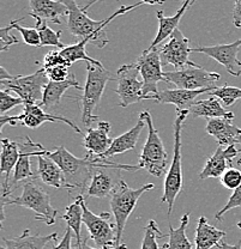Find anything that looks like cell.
Segmentation results:
<instances>
[{
  "instance_id": "e575fe53",
  "label": "cell",
  "mask_w": 241,
  "mask_h": 249,
  "mask_svg": "<svg viewBox=\"0 0 241 249\" xmlns=\"http://www.w3.org/2000/svg\"><path fill=\"white\" fill-rule=\"evenodd\" d=\"M209 96L216 97L223 102L225 107H230L238 100H241V89L237 87H229L228 84L223 87H217L214 91L209 93Z\"/></svg>"
},
{
  "instance_id": "836d02e7",
  "label": "cell",
  "mask_w": 241,
  "mask_h": 249,
  "mask_svg": "<svg viewBox=\"0 0 241 249\" xmlns=\"http://www.w3.org/2000/svg\"><path fill=\"white\" fill-rule=\"evenodd\" d=\"M162 237H166V235L161 232L157 223L154 219L149 220L144 228V237L141 249H163V246H159L157 243V240Z\"/></svg>"
},
{
  "instance_id": "ac0fdd59",
  "label": "cell",
  "mask_w": 241,
  "mask_h": 249,
  "mask_svg": "<svg viewBox=\"0 0 241 249\" xmlns=\"http://www.w3.org/2000/svg\"><path fill=\"white\" fill-rule=\"evenodd\" d=\"M110 132L111 124L107 121H100L95 128H88L87 134L83 139V146L87 150L88 155L100 158L110 150L114 140L110 137Z\"/></svg>"
},
{
  "instance_id": "f35d334b",
  "label": "cell",
  "mask_w": 241,
  "mask_h": 249,
  "mask_svg": "<svg viewBox=\"0 0 241 249\" xmlns=\"http://www.w3.org/2000/svg\"><path fill=\"white\" fill-rule=\"evenodd\" d=\"M37 65H41V67H43L45 70H51L54 69V67H59V66H67V62L65 61V59L63 58V55L60 54V51H51L48 52L47 54L43 58V62H36Z\"/></svg>"
},
{
  "instance_id": "ab89813d",
  "label": "cell",
  "mask_w": 241,
  "mask_h": 249,
  "mask_svg": "<svg viewBox=\"0 0 241 249\" xmlns=\"http://www.w3.org/2000/svg\"><path fill=\"white\" fill-rule=\"evenodd\" d=\"M240 206H241V185L239 188L235 189V191L233 192L232 196H230V198L228 199L227 204L222 207L221 211L217 212L215 218H216L219 222H221V220L223 219V216L227 213V212H229L230 210L237 209V207H240Z\"/></svg>"
},
{
  "instance_id": "bcb514c9",
  "label": "cell",
  "mask_w": 241,
  "mask_h": 249,
  "mask_svg": "<svg viewBox=\"0 0 241 249\" xmlns=\"http://www.w3.org/2000/svg\"><path fill=\"white\" fill-rule=\"evenodd\" d=\"M79 249H128V246L124 245V243H123L121 246H118V247H114V248H93V247H90L89 245H88L87 240H83V242H82V245H80Z\"/></svg>"
},
{
  "instance_id": "7dc6e473",
  "label": "cell",
  "mask_w": 241,
  "mask_h": 249,
  "mask_svg": "<svg viewBox=\"0 0 241 249\" xmlns=\"http://www.w3.org/2000/svg\"><path fill=\"white\" fill-rule=\"evenodd\" d=\"M219 249H241V240L237 243V245H229V243L225 242L224 240H222L219 246Z\"/></svg>"
},
{
  "instance_id": "8fae6325",
  "label": "cell",
  "mask_w": 241,
  "mask_h": 249,
  "mask_svg": "<svg viewBox=\"0 0 241 249\" xmlns=\"http://www.w3.org/2000/svg\"><path fill=\"white\" fill-rule=\"evenodd\" d=\"M138 169H141L138 165H125L115 162H107L102 167L96 168L85 194L94 198H106L112 196L114 188L119 181H121L120 170L132 171Z\"/></svg>"
},
{
  "instance_id": "7c38bea8",
  "label": "cell",
  "mask_w": 241,
  "mask_h": 249,
  "mask_svg": "<svg viewBox=\"0 0 241 249\" xmlns=\"http://www.w3.org/2000/svg\"><path fill=\"white\" fill-rule=\"evenodd\" d=\"M139 74L136 62L123 65L116 71L118 88L114 89V92L119 96L118 105L120 107L126 108L143 100V80H139Z\"/></svg>"
},
{
  "instance_id": "d590c367",
  "label": "cell",
  "mask_w": 241,
  "mask_h": 249,
  "mask_svg": "<svg viewBox=\"0 0 241 249\" xmlns=\"http://www.w3.org/2000/svg\"><path fill=\"white\" fill-rule=\"evenodd\" d=\"M24 19V17L20 18V19H15L12 20L10 24L14 27V29L18 30L22 35L23 41H24L25 45L32 46V47H40L41 46V40H40V35H38V31L35 27L34 28H25L19 25V20Z\"/></svg>"
},
{
  "instance_id": "603a6c76",
  "label": "cell",
  "mask_w": 241,
  "mask_h": 249,
  "mask_svg": "<svg viewBox=\"0 0 241 249\" xmlns=\"http://www.w3.org/2000/svg\"><path fill=\"white\" fill-rule=\"evenodd\" d=\"M194 1L193 0H186L183 5H181L180 9L178 10V12L174 16H170V17H167L163 14V10H157L156 11V16L157 19H159V31H157L156 37L152 40L151 45L149 46L148 49H154L156 47H159L166 38L170 37L173 35L175 30L178 29V25L180 23L181 18L183 16L185 15L186 10L193 5Z\"/></svg>"
},
{
  "instance_id": "cb8c5ba5",
  "label": "cell",
  "mask_w": 241,
  "mask_h": 249,
  "mask_svg": "<svg viewBox=\"0 0 241 249\" xmlns=\"http://www.w3.org/2000/svg\"><path fill=\"white\" fill-rule=\"evenodd\" d=\"M29 6L32 12L30 17H37L40 19L51 20L56 24H60L61 18L69 16V10L63 0L60 1H52V0H30Z\"/></svg>"
},
{
  "instance_id": "2e32d148",
  "label": "cell",
  "mask_w": 241,
  "mask_h": 249,
  "mask_svg": "<svg viewBox=\"0 0 241 249\" xmlns=\"http://www.w3.org/2000/svg\"><path fill=\"white\" fill-rule=\"evenodd\" d=\"M42 149H43L42 145L38 144V142H34L30 137H25V142L19 144L20 156H19V160H18L16 168H15L14 174H12L11 181H10V185H9V192H7L6 196H10V194L17 188L20 182H25V181L35 180V178H37L36 173H34L32 170L30 157H33L34 152L40 151V150Z\"/></svg>"
},
{
  "instance_id": "f546056e",
  "label": "cell",
  "mask_w": 241,
  "mask_h": 249,
  "mask_svg": "<svg viewBox=\"0 0 241 249\" xmlns=\"http://www.w3.org/2000/svg\"><path fill=\"white\" fill-rule=\"evenodd\" d=\"M70 88H76L77 90L82 91L83 88L79 87L78 80L76 79L74 73L70 74V78L65 82H49L43 91L42 102L40 103L41 108H54L56 106L60 105L61 98L64 97V93L70 89Z\"/></svg>"
},
{
  "instance_id": "d6986e66",
  "label": "cell",
  "mask_w": 241,
  "mask_h": 249,
  "mask_svg": "<svg viewBox=\"0 0 241 249\" xmlns=\"http://www.w3.org/2000/svg\"><path fill=\"white\" fill-rule=\"evenodd\" d=\"M214 91L212 89H203L191 91V90L181 89H166L161 91L155 97H147L145 100H155L161 105H173L177 107V114L183 111H188L198 96L202 93H210Z\"/></svg>"
},
{
  "instance_id": "5bb4252c",
  "label": "cell",
  "mask_w": 241,
  "mask_h": 249,
  "mask_svg": "<svg viewBox=\"0 0 241 249\" xmlns=\"http://www.w3.org/2000/svg\"><path fill=\"white\" fill-rule=\"evenodd\" d=\"M191 53H192V48L190 47V40L180 30L177 29L170 36L168 43L161 47L162 67L172 65L175 71H180L188 66H196L197 64L190 60Z\"/></svg>"
},
{
  "instance_id": "8992f818",
  "label": "cell",
  "mask_w": 241,
  "mask_h": 249,
  "mask_svg": "<svg viewBox=\"0 0 241 249\" xmlns=\"http://www.w3.org/2000/svg\"><path fill=\"white\" fill-rule=\"evenodd\" d=\"M154 188V183H147L137 189H132L124 180L119 181V183L114 188L111 196V210L113 211V216L116 228V246H121V237L125 230L126 222L130 214L133 212L139 198L145 193Z\"/></svg>"
},
{
  "instance_id": "44dd1931",
  "label": "cell",
  "mask_w": 241,
  "mask_h": 249,
  "mask_svg": "<svg viewBox=\"0 0 241 249\" xmlns=\"http://www.w3.org/2000/svg\"><path fill=\"white\" fill-rule=\"evenodd\" d=\"M45 123H64L74 128L77 133H82L79 127L67 118L46 113L38 105H24L23 113L20 114V124L35 129Z\"/></svg>"
},
{
  "instance_id": "8d00e7d4",
  "label": "cell",
  "mask_w": 241,
  "mask_h": 249,
  "mask_svg": "<svg viewBox=\"0 0 241 249\" xmlns=\"http://www.w3.org/2000/svg\"><path fill=\"white\" fill-rule=\"evenodd\" d=\"M20 105H25L24 101L20 97L12 96L9 91H4V90L0 91V114L1 115H6L7 111H10L11 109L16 108L17 106Z\"/></svg>"
},
{
  "instance_id": "4dcf8cb0",
  "label": "cell",
  "mask_w": 241,
  "mask_h": 249,
  "mask_svg": "<svg viewBox=\"0 0 241 249\" xmlns=\"http://www.w3.org/2000/svg\"><path fill=\"white\" fill-rule=\"evenodd\" d=\"M83 200H84V196H83L82 194L77 196L74 201L66 207L65 214L61 216V219H64L65 222H66L67 227L71 228V229L74 230V235H76L77 249H79L80 245H82L83 242L82 237H80V225H82L83 223Z\"/></svg>"
},
{
  "instance_id": "7bdbcfd3",
  "label": "cell",
  "mask_w": 241,
  "mask_h": 249,
  "mask_svg": "<svg viewBox=\"0 0 241 249\" xmlns=\"http://www.w3.org/2000/svg\"><path fill=\"white\" fill-rule=\"evenodd\" d=\"M72 231L74 230L71 229V228L67 227L66 228V231H65V235L64 237L61 238L60 242L56 243V246H54L53 249H72V237H74V235H72Z\"/></svg>"
},
{
  "instance_id": "b9f144b4",
  "label": "cell",
  "mask_w": 241,
  "mask_h": 249,
  "mask_svg": "<svg viewBox=\"0 0 241 249\" xmlns=\"http://www.w3.org/2000/svg\"><path fill=\"white\" fill-rule=\"evenodd\" d=\"M46 73H47V77L49 82H65V80L69 79V67L67 66H59L54 67V69L46 70Z\"/></svg>"
},
{
  "instance_id": "ba28073f",
  "label": "cell",
  "mask_w": 241,
  "mask_h": 249,
  "mask_svg": "<svg viewBox=\"0 0 241 249\" xmlns=\"http://www.w3.org/2000/svg\"><path fill=\"white\" fill-rule=\"evenodd\" d=\"M49 83L46 70L40 67L35 73L29 76H14L9 80H1V90L15 92L24 101L25 105H40L43 91Z\"/></svg>"
},
{
  "instance_id": "f6af8a7d",
  "label": "cell",
  "mask_w": 241,
  "mask_h": 249,
  "mask_svg": "<svg viewBox=\"0 0 241 249\" xmlns=\"http://www.w3.org/2000/svg\"><path fill=\"white\" fill-rule=\"evenodd\" d=\"M233 23L237 28H241V0H237L234 2V10H233Z\"/></svg>"
},
{
  "instance_id": "74e56055",
  "label": "cell",
  "mask_w": 241,
  "mask_h": 249,
  "mask_svg": "<svg viewBox=\"0 0 241 249\" xmlns=\"http://www.w3.org/2000/svg\"><path fill=\"white\" fill-rule=\"evenodd\" d=\"M221 183L225 188L229 191L234 192L241 185V171L235 169V168H229L225 173L222 175Z\"/></svg>"
},
{
  "instance_id": "681fc988",
  "label": "cell",
  "mask_w": 241,
  "mask_h": 249,
  "mask_svg": "<svg viewBox=\"0 0 241 249\" xmlns=\"http://www.w3.org/2000/svg\"><path fill=\"white\" fill-rule=\"evenodd\" d=\"M238 228H239V229L241 230V222H239V223H238Z\"/></svg>"
},
{
  "instance_id": "60d3db41",
  "label": "cell",
  "mask_w": 241,
  "mask_h": 249,
  "mask_svg": "<svg viewBox=\"0 0 241 249\" xmlns=\"http://www.w3.org/2000/svg\"><path fill=\"white\" fill-rule=\"evenodd\" d=\"M14 29L11 24H9L7 27H4L0 29V41H1V46H0V51L5 52L10 48L12 45H17L19 42V40L15 35H11L10 31Z\"/></svg>"
},
{
  "instance_id": "7402d4cb",
  "label": "cell",
  "mask_w": 241,
  "mask_h": 249,
  "mask_svg": "<svg viewBox=\"0 0 241 249\" xmlns=\"http://www.w3.org/2000/svg\"><path fill=\"white\" fill-rule=\"evenodd\" d=\"M20 150L19 144L11 142L10 139L1 140V163H0V173L4 176L1 182V196H6L9 192V185L11 181V173L14 174L18 160H19Z\"/></svg>"
},
{
  "instance_id": "9c48e42d",
  "label": "cell",
  "mask_w": 241,
  "mask_h": 249,
  "mask_svg": "<svg viewBox=\"0 0 241 249\" xmlns=\"http://www.w3.org/2000/svg\"><path fill=\"white\" fill-rule=\"evenodd\" d=\"M165 80L172 83L181 90H203V89H216V84L220 80V74L216 72L206 71L199 65L188 66L180 71H167L163 72Z\"/></svg>"
},
{
  "instance_id": "5b68a950",
  "label": "cell",
  "mask_w": 241,
  "mask_h": 249,
  "mask_svg": "<svg viewBox=\"0 0 241 249\" xmlns=\"http://www.w3.org/2000/svg\"><path fill=\"white\" fill-rule=\"evenodd\" d=\"M188 118V111L178 113L173 129H174V147H173V160L166 173L163 183V196L161 198L162 204L168 205V218L170 217L174 206V201L183 189V169H181V132L184 123Z\"/></svg>"
},
{
  "instance_id": "3957f363",
  "label": "cell",
  "mask_w": 241,
  "mask_h": 249,
  "mask_svg": "<svg viewBox=\"0 0 241 249\" xmlns=\"http://www.w3.org/2000/svg\"><path fill=\"white\" fill-rule=\"evenodd\" d=\"M114 79H116V77H113V74L106 70L102 64H87L85 87L83 88V95L77 98L82 106V121L85 126L89 127L93 121L97 119V116L94 115L95 109L100 105L108 82Z\"/></svg>"
},
{
  "instance_id": "c3c4849f",
  "label": "cell",
  "mask_w": 241,
  "mask_h": 249,
  "mask_svg": "<svg viewBox=\"0 0 241 249\" xmlns=\"http://www.w3.org/2000/svg\"><path fill=\"white\" fill-rule=\"evenodd\" d=\"M238 144H240V145H241V136L239 137V138H238ZM238 164H239L240 167H241V152H240V157H239V160H238Z\"/></svg>"
},
{
  "instance_id": "277c9868",
  "label": "cell",
  "mask_w": 241,
  "mask_h": 249,
  "mask_svg": "<svg viewBox=\"0 0 241 249\" xmlns=\"http://www.w3.org/2000/svg\"><path fill=\"white\" fill-rule=\"evenodd\" d=\"M1 201L9 205H18L35 212V219L47 225L56 224L58 211L52 206L51 196L35 180L25 181L22 186V194L16 198L1 196Z\"/></svg>"
},
{
  "instance_id": "e0dca14e",
  "label": "cell",
  "mask_w": 241,
  "mask_h": 249,
  "mask_svg": "<svg viewBox=\"0 0 241 249\" xmlns=\"http://www.w3.org/2000/svg\"><path fill=\"white\" fill-rule=\"evenodd\" d=\"M238 155L239 150L235 147V145L228 147L219 146L214 155L208 158L203 170L199 173V178L205 180V178H222L225 171L229 168H233V160Z\"/></svg>"
},
{
  "instance_id": "30bf717a",
  "label": "cell",
  "mask_w": 241,
  "mask_h": 249,
  "mask_svg": "<svg viewBox=\"0 0 241 249\" xmlns=\"http://www.w3.org/2000/svg\"><path fill=\"white\" fill-rule=\"evenodd\" d=\"M83 223L89 230L90 238L95 242L96 248H114L116 246V228L111 223L110 212H102L101 214L93 213L87 206L85 199L82 201Z\"/></svg>"
},
{
  "instance_id": "4fadbf2b",
  "label": "cell",
  "mask_w": 241,
  "mask_h": 249,
  "mask_svg": "<svg viewBox=\"0 0 241 249\" xmlns=\"http://www.w3.org/2000/svg\"><path fill=\"white\" fill-rule=\"evenodd\" d=\"M136 64L143 80V100L159 95L157 83L165 80L161 62V46L154 49H145Z\"/></svg>"
},
{
  "instance_id": "9a60e30c",
  "label": "cell",
  "mask_w": 241,
  "mask_h": 249,
  "mask_svg": "<svg viewBox=\"0 0 241 249\" xmlns=\"http://www.w3.org/2000/svg\"><path fill=\"white\" fill-rule=\"evenodd\" d=\"M241 48V38L228 45H217L210 47H196L192 48L194 53H202L216 60L227 70L228 73L233 77L241 76V61L238 58Z\"/></svg>"
},
{
  "instance_id": "4316f807",
  "label": "cell",
  "mask_w": 241,
  "mask_h": 249,
  "mask_svg": "<svg viewBox=\"0 0 241 249\" xmlns=\"http://www.w3.org/2000/svg\"><path fill=\"white\" fill-rule=\"evenodd\" d=\"M34 157L37 158V178L46 183L47 186L54 188H66L69 189L65 176L60 168L43 155H35Z\"/></svg>"
},
{
  "instance_id": "ee69618b",
  "label": "cell",
  "mask_w": 241,
  "mask_h": 249,
  "mask_svg": "<svg viewBox=\"0 0 241 249\" xmlns=\"http://www.w3.org/2000/svg\"><path fill=\"white\" fill-rule=\"evenodd\" d=\"M7 124H10L11 126H18L20 124V115H1V118H0V132H2V128Z\"/></svg>"
},
{
  "instance_id": "d4e9b609",
  "label": "cell",
  "mask_w": 241,
  "mask_h": 249,
  "mask_svg": "<svg viewBox=\"0 0 241 249\" xmlns=\"http://www.w3.org/2000/svg\"><path fill=\"white\" fill-rule=\"evenodd\" d=\"M2 240H4V246L0 249H43L51 241L58 240V232L45 236L40 235L38 232L32 235L29 229H25L22 235L17 237H4Z\"/></svg>"
},
{
  "instance_id": "1f68e13d",
  "label": "cell",
  "mask_w": 241,
  "mask_h": 249,
  "mask_svg": "<svg viewBox=\"0 0 241 249\" xmlns=\"http://www.w3.org/2000/svg\"><path fill=\"white\" fill-rule=\"evenodd\" d=\"M190 222V212H186L181 218L179 228L174 229L169 224V233L167 235L168 242L163 245V249H192V243L186 236V228Z\"/></svg>"
},
{
  "instance_id": "83f0119b",
  "label": "cell",
  "mask_w": 241,
  "mask_h": 249,
  "mask_svg": "<svg viewBox=\"0 0 241 249\" xmlns=\"http://www.w3.org/2000/svg\"><path fill=\"white\" fill-rule=\"evenodd\" d=\"M225 237V231L217 229L211 225L205 217H201L198 219V225L196 228V236H194V249H211L214 247L219 248L220 242Z\"/></svg>"
},
{
  "instance_id": "6da1fadb",
  "label": "cell",
  "mask_w": 241,
  "mask_h": 249,
  "mask_svg": "<svg viewBox=\"0 0 241 249\" xmlns=\"http://www.w3.org/2000/svg\"><path fill=\"white\" fill-rule=\"evenodd\" d=\"M69 10L67 16V29L74 37L79 38L83 45L93 43L97 48H103L108 43L107 35H106V27L112 22L114 18L121 15H125L132 10L137 9L143 5H157L162 4V1H139L137 4L123 5L119 7L112 16L102 20H94L88 16V9L94 4V1L88 2L84 6H79L74 0H63Z\"/></svg>"
},
{
  "instance_id": "7a4b0ae2",
  "label": "cell",
  "mask_w": 241,
  "mask_h": 249,
  "mask_svg": "<svg viewBox=\"0 0 241 249\" xmlns=\"http://www.w3.org/2000/svg\"><path fill=\"white\" fill-rule=\"evenodd\" d=\"M35 155H43L56 163V165L63 171L65 180L69 186L70 196H72V192L76 189H78L83 196V193L87 192L96 168L102 167L108 162L107 160L95 158L88 154L84 158H77L71 152L67 151L63 145L56 147L54 151H47L43 147L40 151L34 152L33 156Z\"/></svg>"
},
{
  "instance_id": "484cf974",
  "label": "cell",
  "mask_w": 241,
  "mask_h": 249,
  "mask_svg": "<svg viewBox=\"0 0 241 249\" xmlns=\"http://www.w3.org/2000/svg\"><path fill=\"white\" fill-rule=\"evenodd\" d=\"M145 126H147V123H145V120L142 116H139L138 123L134 124V127H132L126 133L121 134L120 137L114 138L112 146L110 147V150L105 155L101 156V160H107V158L112 157V156L120 155L124 154V152L134 150L137 142H138L139 136H141L142 131H143Z\"/></svg>"
},
{
  "instance_id": "ffe728a7",
  "label": "cell",
  "mask_w": 241,
  "mask_h": 249,
  "mask_svg": "<svg viewBox=\"0 0 241 249\" xmlns=\"http://www.w3.org/2000/svg\"><path fill=\"white\" fill-rule=\"evenodd\" d=\"M205 131L209 136L216 139L219 146L223 147L235 145L241 136V128L233 124V119L230 118L209 119Z\"/></svg>"
},
{
  "instance_id": "52a82bcc",
  "label": "cell",
  "mask_w": 241,
  "mask_h": 249,
  "mask_svg": "<svg viewBox=\"0 0 241 249\" xmlns=\"http://www.w3.org/2000/svg\"><path fill=\"white\" fill-rule=\"evenodd\" d=\"M139 116H142L147 123L148 138L143 149H142V154L139 156L138 167L141 169H145L151 175L159 178V176L163 175L167 169L168 155L166 152L165 146H163L162 140L160 138L159 132L152 124V119L149 111H142Z\"/></svg>"
},
{
  "instance_id": "d6a6232c",
  "label": "cell",
  "mask_w": 241,
  "mask_h": 249,
  "mask_svg": "<svg viewBox=\"0 0 241 249\" xmlns=\"http://www.w3.org/2000/svg\"><path fill=\"white\" fill-rule=\"evenodd\" d=\"M35 19V28L38 31V35H40L41 40V47H56V48L64 49L65 46L60 41L61 37V30L54 31L53 29L48 27L47 23L45 20L40 19L37 17H33Z\"/></svg>"
},
{
  "instance_id": "f1b7e54d",
  "label": "cell",
  "mask_w": 241,
  "mask_h": 249,
  "mask_svg": "<svg viewBox=\"0 0 241 249\" xmlns=\"http://www.w3.org/2000/svg\"><path fill=\"white\" fill-rule=\"evenodd\" d=\"M188 118H206L217 119V118H230L234 119V113L227 110L223 106H221L219 98L210 96L206 100L197 101L192 105L188 110ZM187 118V119H188Z\"/></svg>"
}]
</instances>
